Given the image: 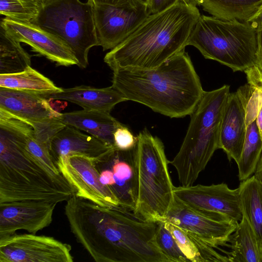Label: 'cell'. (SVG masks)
I'll return each instance as SVG.
<instances>
[{"instance_id": "cell-23", "label": "cell", "mask_w": 262, "mask_h": 262, "mask_svg": "<svg viewBox=\"0 0 262 262\" xmlns=\"http://www.w3.org/2000/svg\"><path fill=\"white\" fill-rule=\"evenodd\" d=\"M239 206L244 216L262 244V182L254 175L242 181L239 186Z\"/></svg>"}, {"instance_id": "cell-34", "label": "cell", "mask_w": 262, "mask_h": 262, "mask_svg": "<svg viewBox=\"0 0 262 262\" xmlns=\"http://www.w3.org/2000/svg\"><path fill=\"white\" fill-rule=\"evenodd\" d=\"M93 4H108L129 8L147 6L148 0H91Z\"/></svg>"}, {"instance_id": "cell-21", "label": "cell", "mask_w": 262, "mask_h": 262, "mask_svg": "<svg viewBox=\"0 0 262 262\" xmlns=\"http://www.w3.org/2000/svg\"><path fill=\"white\" fill-rule=\"evenodd\" d=\"M60 120L65 125L84 131L110 146H114V133L121 123L110 112L93 110L62 113Z\"/></svg>"}, {"instance_id": "cell-11", "label": "cell", "mask_w": 262, "mask_h": 262, "mask_svg": "<svg viewBox=\"0 0 262 262\" xmlns=\"http://www.w3.org/2000/svg\"><path fill=\"white\" fill-rule=\"evenodd\" d=\"M173 192L176 199L201 212L222 216L238 222L242 219L238 187L231 189L224 183L199 184L174 186Z\"/></svg>"}, {"instance_id": "cell-39", "label": "cell", "mask_w": 262, "mask_h": 262, "mask_svg": "<svg viewBox=\"0 0 262 262\" xmlns=\"http://www.w3.org/2000/svg\"><path fill=\"white\" fill-rule=\"evenodd\" d=\"M256 123L258 128L259 133L260 135L261 139L262 140V106H261L258 112L256 118Z\"/></svg>"}, {"instance_id": "cell-32", "label": "cell", "mask_w": 262, "mask_h": 262, "mask_svg": "<svg viewBox=\"0 0 262 262\" xmlns=\"http://www.w3.org/2000/svg\"><path fill=\"white\" fill-rule=\"evenodd\" d=\"M257 60L256 63L246 70L248 84L254 90L262 92V29L257 30Z\"/></svg>"}, {"instance_id": "cell-25", "label": "cell", "mask_w": 262, "mask_h": 262, "mask_svg": "<svg viewBox=\"0 0 262 262\" xmlns=\"http://www.w3.org/2000/svg\"><path fill=\"white\" fill-rule=\"evenodd\" d=\"M0 87L42 95L59 92L63 89L31 66L18 73L0 74Z\"/></svg>"}, {"instance_id": "cell-6", "label": "cell", "mask_w": 262, "mask_h": 262, "mask_svg": "<svg viewBox=\"0 0 262 262\" xmlns=\"http://www.w3.org/2000/svg\"><path fill=\"white\" fill-rule=\"evenodd\" d=\"M206 59L233 72H245L257 60V31L247 21L201 15L189 38Z\"/></svg>"}, {"instance_id": "cell-7", "label": "cell", "mask_w": 262, "mask_h": 262, "mask_svg": "<svg viewBox=\"0 0 262 262\" xmlns=\"http://www.w3.org/2000/svg\"><path fill=\"white\" fill-rule=\"evenodd\" d=\"M137 136L138 195L133 212L146 221H163L174 201L164 146L146 128Z\"/></svg>"}, {"instance_id": "cell-28", "label": "cell", "mask_w": 262, "mask_h": 262, "mask_svg": "<svg viewBox=\"0 0 262 262\" xmlns=\"http://www.w3.org/2000/svg\"><path fill=\"white\" fill-rule=\"evenodd\" d=\"M261 150L262 140L256 119L247 126L241 156L236 163L239 181L246 180L254 173Z\"/></svg>"}, {"instance_id": "cell-33", "label": "cell", "mask_w": 262, "mask_h": 262, "mask_svg": "<svg viewBox=\"0 0 262 262\" xmlns=\"http://www.w3.org/2000/svg\"><path fill=\"white\" fill-rule=\"evenodd\" d=\"M135 136L126 126L121 123L114 133V146L121 150H127L135 147L138 143Z\"/></svg>"}, {"instance_id": "cell-19", "label": "cell", "mask_w": 262, "mask_h": 262, "mask_svg": "<svg viewBox=\"0 0 262 262\" xmlns=\"http://www.w3.org/2000/svg\"><path fill=\"white\" fill-rule=\"evenodd\" d=\"M0 109L28 123L60 118L62 114L42 95L1 87Z\"/></svg>"}, {"instance_id": "cell-12", "label": "cell", "mask_w": 262, "mask_h": 262, "mask_svg": "<svg viewBox=\"0 0 262 262\" xmlns=\"http://www.w3.org/2000/svg\"><path fill=\"white\" fill-rule=\"evenodd\" d=\"M93 9L98 46L103 51L121 43L150 15L147 6L129 8L93 4Z\"/></svg>"}, {"instance_id": "cell-37", "label": "cell", "mask_w": 262, "mask_h": 262, "mask_svg": "<svg viewBox=\"0 0 262 262\" xmlns=\"http://www.w3.org/2000/svg\"><path fill=\"white\" fill-rule=\"evenodd\" d=\"M254 175L262 182V150L254 172Z\"/></svg>"}, {"instance_id": "cell-13", "label": "cell", "mask_w": 262, "mask_h": 262, "mask_svg": "<svg viewBox=\"0 0 262 262\" xmlns=\"http://www.w3.org/2000/svg\"><path fill=\"white\" fill-rule=\"evenodd\" d=\"M96 164L85 156L74 154L57 165L61 173L76 191L75 194L103 207H118L119 202L109 186L100 181Z\"/></svg>"}, {"instance_id": "cell-30", "label": "cell", "mask_w": 262, "mask_h": 262, "mask_svg": "<svg viewBox=\"0 0 262 262\" xmlns=\"http://www.w3.org/2000/svg\"><path fill=\"white\" fill-rule=\"evenodd\" d=\"M34 133V131L27 139L28 150L53 177L61 180H67L53 160L49 146L38 141L35 138Z\"/></svg>"}, {"instance_id": "cell-14", "label": "cell", "mask_w": 262, "mask_h": 262, "mask_svg": "<svg viewBox=\"0 0 262 262\" xmlns=\"http://www.w3.org/2000/svg\"><path fill=\"white\" fill-rule=\"evenodd\" d=\"M57 203L22 201L0 204V239L20 230L36 234L48 227Z\"/></svg>"}, {"instance_id": "cell-20", "label": "cell", "mask_w": 262, "mask_h": 262, "mask_svg": "<svg viewBox=\"0 0 262 262\" xmlns=\"http://www.w3.org/2000/svg\"><path fill=\"white\" fill-rule=\"evenodd\" d=\"M48 100H65L75 103L84 110L110 112L118 103L127 101L112 85L104 88L80 85L63 89L59 92L43 95Z\"/></svg>"}, {"instance_id": "cell-4", "label": "cell", "mask_w": 262, "mask_h": 262, "mask_svg": "<svg viewBox=\"0 0 262 262\" xmlns=\"http://www.w3.org/2000/svg\"><path fill=\"white\" fill-rule=\"evenodd\" d=\"M201 14L197 7L179 1L150 14L124 41L111 50L104 61L113 70L157 68L185 50Z\"/></svg>"}, {"instance_id": "cell-40", "label": "cell", "mask_w": 262, "mask_h": 262, "mask_svg": "<svg viewBox=\"0 0 262 262\" xmlns=\"http://www.w3.org/2000/svg\"><path fill=\"white\" fill-rule=\"evenodd\" d=\"M260 247H261V253H262V244L260 245Z\"/></svg>"}, {"instance_id": "cell-31", "label": "cell", "mask_w": 262, "mask_h": 262, "mask_svg": "<svg viewBox=\"0 0 262 262\" xmlns=\"http://www.w3.org/2000/svg\"><path fill=\"white\" fill-rule=\"evenodd\" d=\"M156 239L159 247L169 262H190L182 252L163 221L157 222Z\"/></svg>"}, {"instance_id": "cell-35", "label": "cell", "mask_w": 262, "mask_h": 262, "mask_svg": "<svg viewBox=\"0 0 262 262\" xmlns=\"http://www.w3.org/2000/svg\"><path fill=\"white\" fill-rule=\"evenodd\" d=\"M179 0H148L147 7L150 14L163 12L177 4Z\"/></svg>"}, {"instance_id": "cell-5", "label": "cell", "mask_w": 262, "mask_h": 262, "mask_svg": "<svg viewBox=\"0 0 262 262\" xmlns=\"http://www.w3.org/2000/svg\"><path fill=\"white\" fill-rule=\"evenodd\" d=\"M230 86L224 85L204 91L191 115L179 151L169 162L176 168L182 186L193 185L215 151L220 149V136L224 107Z\"/></svg>"}, {"instance_id": "cell-15", "label": "cell", "mask_w": 262, "mask_h": 262, "mask_svg": "<svg viewBox=\"0 0 262 262\" xmlns=\"http://www.w3.org/2000/svg\"><path fill=\"white\" fill-rule=\"evenodd\" d=\"M249 84L230 93L223 112L220 136V149L229 161L237 163L241 158L247 132L246 111L254 91Z\"/></svg>"}, {"instance_id": "cell-26", "label": "cell", "mask_w": 262, "mask_h": 262, "mask_svg": "<svg viewBox=\"0 0 262 262\" xmlns=\"http://www.w3.org/2000/svg\"><path fill=\"white\" fill-rule=\"evenodd\" d=\"M203 9L217 18L247 21L262 5V0H202Z\"/></svg>"}, {"instance_id": "cell-38", "label": "cell", "mask_w": 262, "mask_h": 262, "mask_svg": "<svg viewBox=\"0 0 262 262\" xmlns=\"http://www.w3.org/2000/svg\"><path fill=\"white\" fill-rule=\"evenodd\" d=\"M189 7H196L197 6H201L202 0H179Z\"/></svg>"}, {"instance_id": "cell-3", "label": "cell", "mask_w": 262, "mask_h": 262, "mask_svg": "<svg viewBox=\"0 0 262 262\" xmlns=\"http://www.w3.org/2000/svg\"><path fill=\"white\" fill-rule=\"evenodd\" d=\"M28 123L0 111V204L22 201H67L76 191L51 174L29 152Z\"/></svg>"}, {"instance_id": "cell-2", "label": "cell", "mask_w": 262, "mask_h": 262, "mask_svg": "<svg viewBox=\"0 0 262 262\" xmlns=\"http://www.w3.org/2000/svg\"><path fill=\"white\" fill-rule=\"evenodd\" d=\"M112 86L126 100L141 103L155 112L177 118L190 115L204 92L185 50L154 69L115 70Z\"/></svg>"}, {"instance_id": "cell-27", "label": "cell", "mask_w": 262, "mask_h": 262, "mask_svg": "<svg viewBox=\"0 0 262 262\" xmlns=\"http://www.w3.org/2000/svg\"><path fill=\"white\" fill-rule=\"evenodd\" d=\"M31 56L0 25V74L18 73L31 66Z\"/></svg>"}, {"instance_id": "cell-24", "label": "cell", "mask_w": 262, "mask_h": 262, "mask_svg": "<svg viewBox=\"0 0 262 262\" xmlns=\"http://www.w3.org/2000/svg\"><path fill=\"white\" fill-rule=\"evenodd\" d=\"M229 242L231 251L226 253L229 261L262 262L260 245L244 216L232 234Z\"/></svg>"}, {"instance_id": "cell-9", "label": "cell", "mask_w": 262, "mask_h": 262, "mask_svg": "<svg viewBox=\"0 0 262 262\" xmlns=\"http://www.w3.org/2000/svg\"><path fill=\"white\" fill-rule=\"evenodd\" d=\"M71 250L51 236L15 234L0 239V262H72Z\"/></svg>"}, {"instance_id": "cell-36", "label": "cell", "mask_w": 262, "mask_h": 262, "mask_svg": "<svg viewBox=\"0 0 262 262\" xmlns=\"http://www.w3.org/2000/svg\"><path fill=\"white\" fill-rule=\"evenodd\" d=\"M247 22L249 23L256 31L262 29V5Z\"/></svg>"}, {"instance_id": "cell-8", "label": "cell", "mask_w": 262, "mask_h": 262, "mask_svg": "<svg viewBox=\"0 0 262 262\" xmlns=\"http://www.w3.org/2000/svg\"><path fill=\"white\" fill-rule=\"evenodd\" d=\"M32 23L61 40L73 52L82 69L88 65L90 50L98 46L91 0H42Z\"/></svg>"}, {"instance_id": "cell-18", "label": "cell", "mask_w": 262, "mask_h": 262, "mask_svg": "<svg viewBox=\"0 0 262 262\" xmlns=\"http://www.w3.org/2000/svg\"><path fill=\"white\" fill-rule=\"evenodd\" d=\"M113 147L93 136L66 125L53 139L50 152L57 166L63 162L68 156L74 154L88 157L97 164L105 159Z\"/></svg>"}, {"instance_id": "cell-1", "label": "cell", "mask_w": 262, "mask_h": 262, "mask_svg": "<svg viewBox=\"0 0 262 262\" xmlns=\"http://www.w3.org/2000/svg\"><path fill=\"white\" fill-rule=\"evenodd\" d=\"M64 213L77 241L97 262H169L156 242L157 223L75 194L67 201Z\"/></svg>"}, {"instance_id": "cell-22", "label": "cell", "mask_w": 262, "mask_h": 262, "mask_svg": "<svg viewBox=\"0 0 262 262\" xmlns=\"http://www.w3.org/2000/svg\"><path fill=\"white\" fill-rule=\"evenodd\" d=\"M179 247L190 262H228V256L217 252L210 246L193 233L168 222H164Z\"/></svg>"}, {"instance_id": "cell-16", "label": "cell", "mask_w": 262, "mask_h": 262, "mask_svg": "<svg viewBox=\"0 0 262 262\" xmlns=\"http://www.w3.org/2000/svg\"><path fill=\"white\" fill-rule=\"evenodd\" d=\"M1 26L14 39L29 45L34 52L43 56L58 66L77 65L71 50L59 39L32 23L3 18Z\"/></svg>"}, {"instance_id": "cell-10", "label": "cell", "mask_w": 262, "mask_h": 262, "mask_svg": "<svg viewBox=\"0 0 262 262\" xmlns=\"http://www.w3.org/2000/svg\"><path fill=\"white\" fill-rule=\"evenodd\" d=\"M163 222L171 223L190 232L217 249L226 246L238 222L196 210L174 198Z\"/></svg>"}, {"instance_id": "cell-17", "label": "cell", "mask_w": 262, "mask_h": 262, "mask_svg": "<svg viewBox=\"0 0 262 262\" xmlns=\"http://www.w3.org/2000/svg\"><path fill=\"white\" fill-rule=\"evenodd\" d=\"M99 163L112 172L114 183L110 188L118 200L119 206L134 212L138 195V143L127 150L114 146Z\"/></svg>"}, {"instance_id": "cell-29", "label": "cell", "mask_w": 262, "mask_h": 262, "mask_svg": "<svg viewBox=\"0 0 262 262\" xmlns=\"http://www.w3.org/2000/svg\"><path fill=\"white\" fill-rule=\"evenodd\" d=\"M41 7L40 0H0V13L16 21L32 23Z\"/></svg>"}, {"instance_id": "cell-41", "label": "cell", "mask_w": 262, "mask_h": 262, "mask_svg": "<svg viewBox=\"0 0 262 262\" xmlns=\"http://www.w3.org/2000/svg\"><path fill=\"white\" fill-rule=\"evenodd\" d=\"M40 1H42V0H40Z\"/></svg>"}]
</instances>
